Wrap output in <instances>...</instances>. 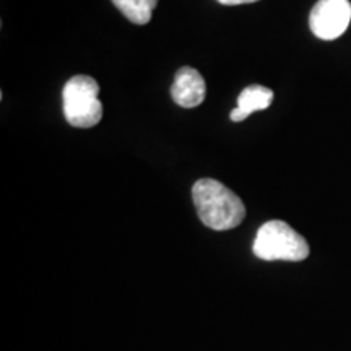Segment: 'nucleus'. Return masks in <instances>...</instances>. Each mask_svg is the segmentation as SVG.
Returning <instances> with one entry per match:
<instances>
[{
    "label": "nucleus",
    "mask_w": 351,
    "mask_h": 351,
    "mask_svg": "<svg viewBox=\"0 0 351 351\" xmlns=\"http://www.w3.org/2000/svg\"><path fill=\"white\" fill-rule=\"evenodd\" d=\"M192 199L202 223L215 231L232 230L245 217L243 200L217 179H199L192 187Z\"/></svg>",
    "instance_id": "1"
},
{
    "label": "nucleus",
    "mask_w": 351,
    "mask_h": 351,
    "mask_svg": "<svg viewBox=\"0 0 351 351\" xmlns=\"http://www.w3.org/2000/svg\"><path fill=\"white\" fill-rule=\"evenodd\" d=\"M252 249L258 258L269 262H301L309 256L307 241L282 219H271L262 225Z\"/></svg>",
    "instance_id": "2"
},
{
    "label": "nucleus",
    "mask_w": 351,
    "mask_h": 351,
    "mask_svg": "<svg viewBox=\"0 0 351 351\" xmlns=\"http://www.w3.org/2000/svg\"><path fill=\"white\" fill-rule=\"evenodd\" d=\"M98 95V82L90 75H75L65 83L62 91L64 114L70 125L90 129L99 124L103 117V104Z\"/></svg>",
    "instance_id": "3"
},
{
    "label": "nucleus",
    "mask_w": 351,
    "mask_h": 351,
    "mask_svg": "<svg viewBox=\"0 0 351 351\" xmlns=\"http://www.w3.org/2000/svg\"><path fill=\"white\" fill-rule=\"evenodd\" d=\"M350 21V0H319L309 15L311 32L324 41L340 38L348 29Z\"/></svg>",
    "instance_id": "4"
},
{
    "label": "nucleus",
    "mask_w": 351,
    "mask_h": 351,
    "mask_svg": "<svg viewBox=\"0 0 351 351\" xmlns=\"http://www.w3.org/2000/svg\"><path fill=\"white\" fill-rule=\"evenodd\" d=\"M207 85L199 70L181 67L176 72L174 83L171 86V96L174 103L182 108H195L204 103Z\"/></svg>",
    "instance_id": "5"
},
{
    "label": "nucleus",
    "mask_w": 351,
    "mask_h": 351,
    "mask_svg": "<svg viewBox=\"0 0 351 351\" xmlns=\"http://www.w3.org/2000/svg\"><path fill=\"white\" fill-rule=\"evenodd\" d=\"M271 101H274V91L270 88L262 85H251L241 91L238 98V108L247 114V116H251L252 112L270 108Z\"/></svg>",
    "instance_id": "6"
},
{
    "label": "nucleus",
    "mask_w": 351,
    "mask_h": 351,
    "mask_svg": "<svg viewBox=\"0 0 351 351\" xmlns=\"http://www.w3.org/2000/svg\"><path fill=\"white\" fill-rule=\"evenodd\" d=\"M112 3L134 25H147L152 20L158 0H112Z\"/></svg>",
    "instance_id": "7"
},
{
    "label": "nucleus",
    "mask_w": 351,
    "mask_h": 351,
    "mask_svg": "<svg viewBox=\"0 0 351 351\" xmlns=\"http://www.w3.org/2000/svg\"><path fill=\"white\" fill-rule=\"evenodd\" d=\"M231 121L232 122H241V121H245V119H247V114H245L244 111H241V109L239 108H234V109H232V111H231Z\"/></svg>",
    "instance_id": "8"
},
{
    "label": "nucleus",
    "mask_w": 351,
    "mask_h": 351,
    "mask_svg": "<svg viewBox=\"0 0 351 351\" xmlns=\"http://www.w3.org/2000/svg\"><path fill=\"white\" fill-rule=\"evenodd\" d=\"M223 5H243V3H254L258 2V0H218Z\"/></svg>",
    "instance_id": "9"
}]
</instances>
